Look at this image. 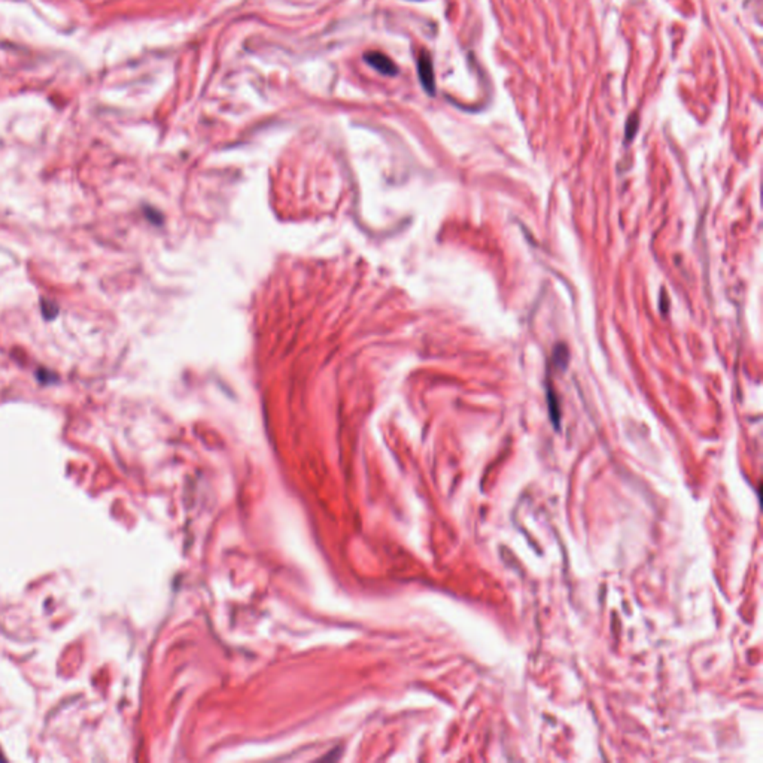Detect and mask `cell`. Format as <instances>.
<instances>
[{"mask_svg": "<svg viewBox=\"0 0 763 763\" xmlns=\"http://www.w3.org/2000/svg\"><path fill=\"white\" fill-rule=\"evenodd\" d=\"M418 72L422 85L427 90L428 94H434L436 91V82H434V69L433 61H431L429 54L427 51H422L419 55L418 61Z\"/></svg>", "mask_w": 763, "mask_h": 763, "instance_id": "obj_1", "label": "cell"}, {"mask_svg": "<svg viewBox=\"0 0 763 763\" xmlns=\"http://www.w3.org/2000/svg\"><path fill=\"white\" fill-rule=\"evenodd\" d=\"M364 60L370 64L372 68H374L378 72H380L382 75H389V77H394L397 75V66H395L394 61L388 57V55H385L382 52H378V51H373V52H367L364 55Z\"/></svg>", "mask_w": 763, "mask_h": 763, "instance_id": "obj_2", "label": "cell"}, {"mask_svg": "<svg viewBox=\"0 0 763 763\" xmlns=\"http://www.w3.org/2000/svg\"><path fill=\"white\" fill-rule=\"evenodd\" d=\"M2 759H3V757H2V756H0V760H2Z\"/></svg>", "mask_w": 763, "mask_h": 763, "instance_id": "obj_3", "label": "cell"}]
</instances>
